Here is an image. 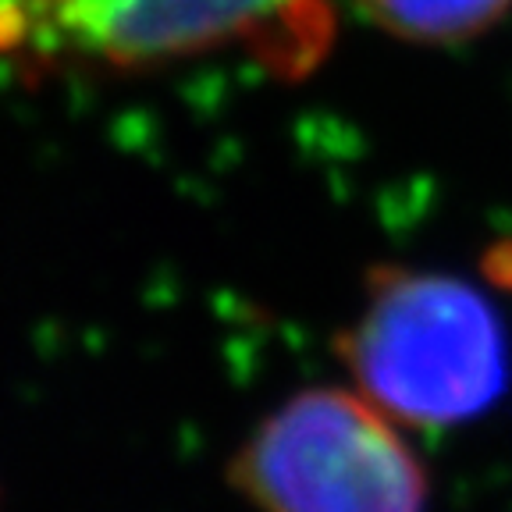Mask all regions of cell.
<instances>
[{"label": "cell", "mask_w": 512, "mask_h": 512, "mask_svg": "<svg viewBox=\"0 0 512 512\" xmlns=\"http://www.w3.org/2000/svg\"><path fill=\"white\" fill-rule=\"evenodd\" d=\"M384 32L409 43H463L488 32L512 0H356Z\"/></svg>", "instance_id": "4"}, {"label": "cell", "mask_w": 512, "mask_h": 512, "mask_svg": "<svg viewBox=\"0 0 512 512\" xmlns=\"http://www.w3.org/2000/svg\"><path fill=\"white\" fill-rule=\"evenodd\" d=\"M75 50L114 68H150L249 43L285 75L306 72L331 40L324 0H47Z\"/></svg>", "instance_id": "3"}, {"label": "cell", "mask_w": 512, "mask_h": 512, "mask_svg": "<svg viewBox=\"0 0 512 512\" xmlns=\"http://www.w3.org/2000/svg\"><path fill=\"white\" fill-rule=\"evenodd\" d=\"M352 388L402 427H456L502 399L509 349L473 285L413 267H374L338 338Z\"/></svg>", "instance_id": "1"}, {"label": "cell", "mask_w": 512, "mask_h": 512, "mask_svg": "<svg viewBox=\"0 0 512 512\" xmlns=\"http://www.w3.org/2000/svg\"><path fill=\"white\" fill-rule=\"evenodd\" d=\"M399 427L356 388H303L242 441L228 484L253 512H427V470Z\"/></svg>", "instance_id": "2"}]
</instances>
